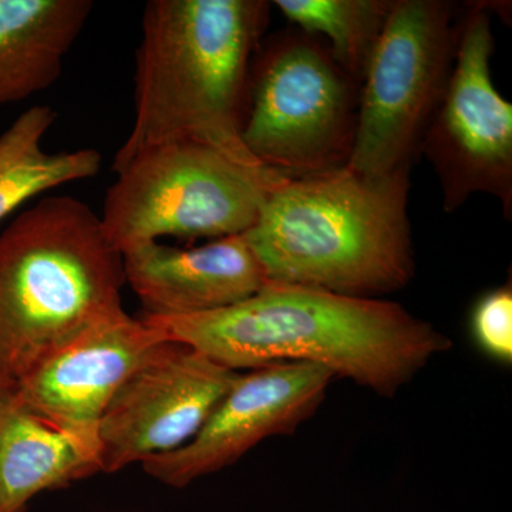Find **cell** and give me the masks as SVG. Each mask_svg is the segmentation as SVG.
Segmentation results:
<instances>
[{
	"mask_svg": "<svg viewBox=\"0 0 512 512\" xmlns=\"http://www.w3.org/2000/svg\"><path fill=\"white\" fill-rule=\"evenodd\" d=\"M143 318L235 372L308 363L389 399L453 348L399 303L271 281L220 311Z\"/></svg>",
	"mask_w": 512,
	"mask_h": 512,
	"instance_id": "6da1fadb",
	"label": "cell"
},
{
	"mask_svg": "<svg viewBox=\"0 0 512 512\" xmlns=\"http://www.w3.org/2000/svg\"><path fill=\"white\" fill-rule=\"evenodd\" d=\"M262 0H151L134 74V124L114 157L194 141L264 167L242 143L249 72L269 20Z\"/></svg>",
	"mask_w": 512,
	"mask_h": 512,
	"instance_id": "7a4b0ae2",
	"label": "cell"
},
{
	"mask_svg": "<svg viewBox=\"0 0 512 512\" xmlns=\"http://www.w3.org/2000/svg\"><path fill=\"white\" fill-rule=\"evenodd\" d=\"M409 175L369 178L346 165L285 178L244 234L268 281L376 299L407 286Z\"/></svg>",
	"mask_w": 512,
	"mask_h": 512,
	"instance_id": "3957f363",
	"label": "cell"
},
{
	"mask_svg": "<svg viewBox=\"0 0 512 512\" xmlns=\"http://www.w3.org/2000/svg\"><path fill=\"white\" fill-rule=\"evenodd\" d=\"M123 256L77 198H43L0 235V392L123 315Z\"/></svg>",
	"mask_w": 512,
	"mask_h": 512,
	"instance_id": "277c9868",
	"label": "cell"
},
{
	"mask_svg": "<svg viewBox=\"0 0 512 512\" xmlns=\"http://www.w3.org/2000/svg\"><path fill=\"white\" fill-rule=\"evenodd\" d=\"M100 220L121 255L164 237L242 235L285 175L242 164L207 144L174 141L113 164Z\"/></svg>",
	"mask_w": 512,
	"mask_h": 512,
	"instance_id": "5b68a950",
	"label": "cell"
},
{
	"mask_svg": "<svg viewBox=\"0 0 512 512\" xmlns=\"http://www.w3.org/2000/svg\"><path fill=\"white\" fill-rule=\"evenodd\" d=\"M320 37L276 36L252 60L242 143L259 164L288 178L348 165L360 86Z\"/></svg>",
	"mask_w": 512,
	"mask_h": 512,
	"instance_id": "8992f818",
	"label": "cell"
},
{
	"mask_svg": "<svg viewBox=\"0 0 512 512\" xmlns=\"http://www.w3.org/2000/svg\"><path fill=\"white\" fill-rule=\"evenodd\" d=\"M458 20L441 0H394L362 84L350 170L410 173L456 55Z\"/></svg>",
	"mask_w": 512,
	"mask_h": 512,
	"instance_id": "52a82bcc",
	"label": "cell"
},
{
	"mask_svg": "<svg viewBox=\"0 0 512 512\" xmlns=\"http://www.w3.org/2000/svg\"><path fill=\"white\" fill-rule=\"evenodd\" d=\"M490 13L474 6L458 19L456 55L421 151L429 158L446 212L484 192L512 211V104L495 89Z\"/></svg>",
	"mask_w": 512,
	"mask_h": 512,
	"instance_id": "ba28073f",
	"label": "cell"
},
{
	"mask_svg": "<svg viewBox=\"0 0 512 512\" xmlns=\"http://www.w3.org/2000/svg\"><path fill=\"white\" fill-rule=\"evenodd\" d=\"M241 372L167 340L114 394L97 427L101 473L177 450L195 436Z\"/></svg>",
	"mask_w": 512,
	"mask_h": 512,
	"instance_id": "9c48e42d",
	"label": "cell"
},
{
	"mask_svg": "<svg viewBox=\"0 0 512 512\" xmlns=\"http://www.w3.org/2000/svg\"><path fill=\"white\" fill-rule=\"evenodd\" d=\"M335 377L308 363H279L241 373L187 444L144 460L158 483L185 488L234 466L261 441L291 436L325 402Z\"/></svg>",
	"mask_w": 512,
	"mask_h": 512,
	"instance_id": "30bf717a",
	"label": "cell"
},
{
	"mask_svg": "<svg viewBox=\"0 0 512 512\" xmlns=\"http://www.w3.org/2000/svg\"><path fill=\"white\" fill-rule=\"evenodd\" d=\"M167 340L163 329L124 312L49 357L13 392L50 426L99 446L97 427L114 394Z\"/></svg>",
	"mask_w": 512,
	"mask_h": 512,
	"instance_id": "8fae6325",
	"label": "cell"
},
{
	"mask_svg": "<svg viewBox=\"0 0 512 512\" xmlns=\"http://www.w3.org/2000/svg\"><path fill=\"white\" fill-rule=\"evenodd\" d=\"M121 256L124 278L143 316L153 318L220 311L251 298L269 282L244 234L194 249L148 242Z\"/></svg>",
	"mask_w": 512,
	"mask_h": 512,
	"instance_id": "7c38bea8",
	"label": "cell"
},
{
	"mask_svg": "<svg viewBox=\"0 0 512 512\" xmlns=\"http://www.w3.org/2000/svg\"><path fill=\"white\" fill-rule=\"evenodd\" d=\"M99 473L96 443L50 426L13 390L0 392V512H26L36 495Z\"/></svg>",
	"mask_w": 512,
	"mask_h": 512,
	"instance_id": "4fadbf2b",
	"label": "cell"
},
{
	"mask_svg": "<svg viewBox=\"0 0 512 512\" xmlns=\"http://www.w3.org/2000/svg\"><path fill=\"white\" fill-rule=\"evenodd\" d=\"M94 8L90 0H0V104L49 89Z\"/></svg>",
	"mask_w": 512,
	"mask_h": 512,
	"instance_id": "5bb4252c",
	"label": "cell"
},
{
	"mask_svg": "<svg viewBox=\"0 0 512 512\" xmlns=\"http://www.w3.org/2000/svg\"><path fill=\"white\" fill-rule=\"evenodd\" d=\"M55 120L52 107L33 106L0 136V221L42 192L99 173L101 156L93 148L60 153L43 148Z\"/></svg>",
	"mask_w": 512,
	"mask_h": 512,
	"instance_id": "9a60e30c",
	"label": "cell"
},
{
	"mask_svg": "<svg viewBox=\"0 0 512 512\" xmlns=\"http://www.w3.org/2000/svg\"><path fill=\"white\" fill-rule=\"evenodd\" d=\"M394 0H276L303 32L323 36L339 66L362 84Z\"/></svg>",
	"mask_w": 512,
	"mask_h": 512,
	"instance_id": "2e32d148",
	"label": "cell"
},
{
	"mask_svg": "<svg viewBox=\"0 0 512 512\" xmlns=\"http://www.w3.org/2000/svg\"><path fill=\"white\" fill-rule=\"evenodd\" d=\"M471 332L485 355L497 362H512L511 285L485 293L474 306Z\"/></svg>",
	"mask_w": 512,
	"mask_h": 512,
	"instance_id": "e0dca14e",
	"label": "cell"
}]
</instances>
